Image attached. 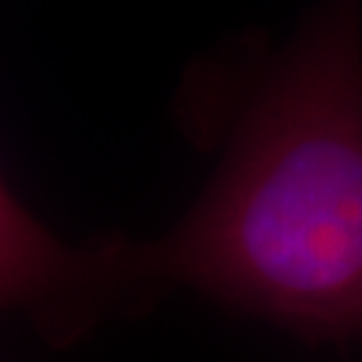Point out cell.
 <instances>
[{"label": "cell", "mask_w": 362, "mask_h": 362, "mask_svg": "<svg viewBox=\"0 0 362 362\" xmlns=\"http://www.w3.org/2000/svg\"><path fill=\"white\" fill-rule=\"evenodd\" d=\"M188 132L215 172L167 233L81 245L103 320L172 287L311 341L362 338V49L357 0H327L293 40H239L191 67Z\"/></svg>", "instance_id": "1"}]
</instances>
